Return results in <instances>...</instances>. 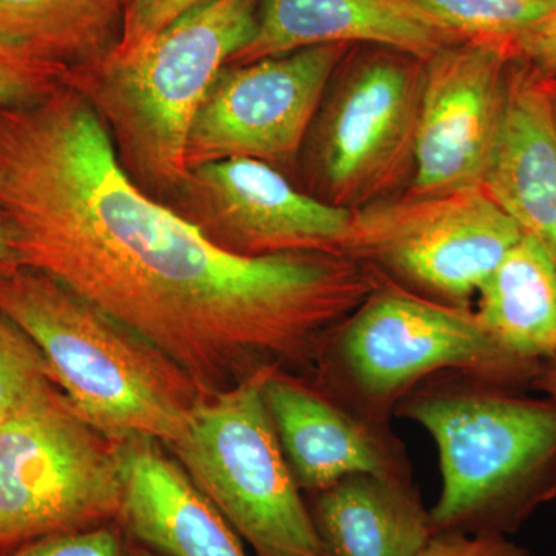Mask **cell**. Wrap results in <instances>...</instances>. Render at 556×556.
Here are the masks:
<instances>
[{
    "instance_id": "obj_1",
    "label": "cell",
    "mask_w": 556,
    "mask_h": 556,
    "mask_svg": "<svg viewBox=\"0 0 556 556\" xmlns=\"http://www.w3.org/2000/svg\"><path fill=\"white\" fill-rule=\"evenodd\" d=\"M0 217L17 265L115 318L212 397L263 369L313 376L380 287L342 254L247 257L153 200L78 90L0 105Z\"/></svg>"
},
{
    "instance_id": "obj_2",
    "label": "cell",
    "mask_w": 556,
    "mask_h": 556,
    "mask_svg": "<svg viewBox=\"0 0 556 556\" xmlns=\"http://www.w3.org/2000/svg\"><path fill=\"white\" fill-rule=\"evenodd\" d=\"M526 393L444 371L399 402L394 417L422 427L438 447L433 533L510 538L556 500V397Z\"/></svg>"
},
{
    "instance_id": "obj_3",
    "label": "cell",
    "mask_w": 556,
    "mask_h": 556,
    "mask_svg": "<svg viewBox=\"0 0 556 556\" xmlns=\"http://www.w3.org/2000/svg\"><path fill=\"white\" fill-rule=\"evenodd\" d=\"M262 0H206L127 53L70 70L65 84L100 115L139 188L175 193L190 127L219 73L249 46Z\"/></svg>"
},
{
    "instance_id": "obj_4",
    "label": "cell",
    "mask_w": 556,
    "mask_h": 556,
    "mask_svg": "<svg viewBox=\"0 0 556 556\" xmlns=\"http://www.w3.org/2000/svg\"><path fill=\"white\" fill-rule=\"evenodd\" d=\"M0 311L36 343L73 407L115 441L170 447L204 399L159 350L38 269L0 270Z\"/></svg>"
},
{
    "instance_id": "obj_5",
    "label": "cell",
    "mask_w": 556,
    "mask_h": 556,
    "mask_svg": "<svg viewBox=\"0 0 556 556\" xmlns=\"http://www.w3.org/2000/svg\"><path fill=\"white\" fill-rule=\"evenodd\" d=\"M543 364L500 345L470 308L380 285L331 329L311 379L348 407L391 422L399 402L439 372L532 391Z\"/></svg>"
},
{
    "instance_id": "obj_6",
    "label": "cell",
    "mask_w": 556,
    "mask_h": 556,
    "mask_svg": "<svg viewBox=\"0 0 556 556\" xmlns=\"http://www.w3.org/2000/svg\"><path fill=\"white\" fill-rule=\"evenodd\" d=\"M119 442L56 386L0 420V554L40 538L118 521Z\"/></svg>"
},
{
    "instance_id": "obj_7",
    "label": "cell",
    "mask_w": 556,
    "mask_h": 556,
    "mask_svg": "<svg viewBox=\"0 0 556 556\" xmlns=\"http://www.w3.org/2000/svg\"><path fill=\"white\" fill-rule=\"evenodd\" d=\"M270 371L204 397L170 448L255 556H324L263 399Z\"/></svg>"
},
{
    "instance_id": "obj_8",
    "label": "cell",
    "mask_w": 556,
    "mask_h": 556,
    "mask_svg": "<svg viewBox=\"0 0 556 556\" xmlns=\"http://www.w3.org/2000/svg\"><path fill=\"white\" fill-rule=\"evenodd\" d=\"M522 236L485 189L475 188L354 211L343 255L364 263L382 285L470 308Z\"/></svg>"
},
{
    "instance_id": "obj_9",
    "label": "cell",
    "mask_w": 556,
    "mask_h": 556,
    "mask_svg": "<svg viewBox=\"0 0 556 556\" xmlns=\"http://www.w3.org/2000/svg\"><path fill=\"white\" fill-rule=\"evenodd\" d=\"M345 54V43H329L223 68L190 127L188 169L292 159Z\"/></svg>"
},
{
    "instance_id": "obj_10",
    "label": "cell",
    "mask_w": 556,
    "mask_h": 556,
    "mask_svg": "<svg viewBox=\"0 0 556 556\" xmlns=\"http://www.w3.org/2000/svg\"><path fill=\"white\" fill-rule=\"evenodd\" d=\"M426 62L375 58L351 70L324 116L318 163L329 203L364 206L415 169Z\"/></svg>"
},
{
    "instance_id": "obj_11",
    "label": "cell",
    "mask_w": 556,
    "mask_h": 556,
    "mask_svg": "<svg viewBox=\"0 0 556 556\" xmlns=\"http://www.w3.org/2000/svg\"><path fill=\"white\" fill-rule=\"evenodd\" d=\"M215 244L247 255L342 254L354 211L313 199L263 161L228 159L190 167L175 193Z\"/></svg>"
},
{
    "instance_id": "obj_12",
    "label": "cell",
    "mask_w": 556,
    "mask_h": 556,
    "mask_svg": "<svg viewBox=\"0 0 556 556\" xmlns=\"http://www.w3.org/2000/svg\"><path fill=\"white\" fill-rule=\"evenodd\" d=\"M510 40L453 43L426 61L413 197L482 188L506 115Z\"/></svg>"
},
{
    "instance_id": "obj_13",
    "label": "cell",
    "mask_w": 556,
    "mask_h": 556,
    "mask_svg": "<svg viewBox=\"0 0 556 556\" xmlns=\"http://www.w3.org/2000/svg\"><path fill=\"white\" fill-rule=\"evenodd\" d=\"M263 399L303 493L320 492L353 475L413 481L408 450L391 422L348 407L308 376L273 369Z\"/></svg>"
},
{
    "instance_id": "obj_14",
    "label": "cell",
    "mask_w": 556,
    "mask_h": 556,
    "mask_svg": "<svg viewBox=\"0 0 556 556\" xmlns=\"http://www.w3.org/2000/svg\"><path fill=\"white\" fill-rule=\"evenodd\" d=\"M457 39L413 0H262L254 38L229 65L350 42L378 43L426 62Z\"/></svg>"
},
{
    "instance_id": "obj_15",
    "label": "cell",
    "mask_w": 556,
    "mask_h": 556,
    "mask_svg": "<svg viewBox=\"0 0 556 556\" xmlns=\"http://www.w3.org/2000/svg\"><path fill=\"white\" fill-rule=\"evenodd\" d=\"M123 501L118 522L159 556H248L222 511L159 441L119 442Z\"/></svg>"
},
{
    "instance_id": "obj_16",
    "label": "cell",
    "mask_w": 556,
    "mask_h": 556,
    "mask_svg": "<svg viewBox=\"0 0 556 556\" xmlns=\"http://www.w3.org/2000/svg\"><path fill=\"white\" fill-rule=\"evenodd\" d=\"M482 188L556 268V123L546 80L532 70L510 75L503 129Z\"/></svg>"
},
{
    "instance_id": "obj_17",
    "label": "cell",
    "mask_w": 556,
    "mask_h": 556,
    "mask_svg": "<svg viewBox=\"0 0 556 556\" xmlns=\"http://www.w3.org/2000/svg\"><path fill=\"white\" fill-rule=\"evenodd\" d=\"M309 495L324 556H417L433 535L415 481L353 475Z\"/></svg>"
},
{
    "instance_id": "obj_18",
    "label": "cell",
    "mask_w": 556,
    "mask_h": 556,
    "mask_svg": "<svg viewBox=\"0 0 556 556\" xmlns=\"http://www.w3.org/2000/svg\"><path fill=\"white\" fill-rule=\"evenodd\" d=\"M482 327L515 356L556 358V268L544 249L522 236L478 292Z\"/></svg>"
},
{
    "instance_id": "obj_19",
    "label": "cell",
    "mask_w": 556,
    "mask_h": 556,
    "mask_svg": "<svg viewBox=\"0 0 556 556\" xmlns=\"http://www.w3.org/2000/svg\"><path fill=\"white\" fill-rule=\"evenodd\" d=\"M123 0H0V42L68 70L115 49Z\"/></svg>"
},
{
    "instance_id": "obj_20",
    "label": "cell",
    "mask_w": 556,
    "mask_h": 556,
    "mask_svg": "<svg viewBox=\"0 0 556 556\" xmlns=\"http://www.w3.org/2000/svg\"><path fill=\"white\" fill-rule=\"evenodd\" d=\"M468 40H511L554 9L548 0H413Z\"/></svg>"
},
{
    "instance_id": "obj_21",
    "label": "cell",
    "mask_w": 556,
    "mask_h": 556,
    "mask_svg": "<svg viewBox=\"0 0 556 556\" xmlns=\"http://www.w3.org/2000/svg\"><path fill=\"white\" fill-rule=\"evenodd\" d=\"M54 386L49 364L27 332L0 311V420Z\"/></svg>"
},
{
    "instance_id": "obj_22",
    "label": "cell",
    "mask_w": 556,
    "mask_h": 556,
    "mask_svg": "<svg viewBox=\"0 0 556 556\" xmlns=\"http://www.w3.org/2000/svg\"><path fill=\"white\" fill-rule=\"evenodd\" d=\"M70 70L0 42V105L25 104L65 84Z\"/></svg>"
},
{
    "instance_id": "obj_23",
    "label": "cell",
    "mask_w": 556,
    "mask_h": 556,
    "mask_svg": "<svg viewBox=\"0 0 556 556\" xmlns=\"http://www.w3.org/2000/svg\"><path fill=\"white\" fill-rule=\"evenodd\" d=\"M9 556H135L118 521L40 538Z\"/></svg>"
},
{
    "instance_id": "obj_24",
    "label": "cell",
    "mask_w": 556,
    "mask_h": 556,
    "mask_svg": "<svg viewBox=\"0 0 556 556\" xmlns=\"http://www.w3.org/2000/svg\"><path fill=\"white\" fill-rule=\"evenodd\" d=\"M206 0H123V24L115 53H127L159 35Z\"/></svg>"
},
{
    "instance_id": "obj_25",
    "label": "cell",
    "mask_w": 556,
    "mask_h": 556,
    "mask_svg": "<svg viewBox=\"0 0 556 556\" xmlns=\"http://www.w3.org/2000/svg\"><path fill=\"white\" fill-rule=\"evenodd\" d=\"M417 556H532L527 548L503 535H468L437 532Z\"/></svg>"
},
{
    "instance_id": "obj_26",
    "label": "cell",
    "mask_w": 556,
    "mask_h": 556,
    "mask_svg": "<svg viewBox=\"0 0 556 556\" xmlns=\"http://www.w3.org/2000/svg\"><path fill=\"white\" fill-rule=\"evenodd\" d=\"M515 60H525L541 78H556V7L510 40Z\"/></svg>"
},
{
    "instance_id": "obj_27",
    "label": "cell",
    "mask_w": 556,
    "mask_h": 556,
    "mask_svg": "<svg viewBox=\"0 0 556 556\" xmlns=\"http://www.w3.org/2000/svg\"><path fill=\"white\" fill-rule=\"evenodd\" d=\"M533 390L556 397V358L546 361L533 383Z\"/></svg>"
},
{
    "instance_id": "obj_28",
    "label": "cell",
    "mask_w": 556,
    "mask_h": 556,
    "mask_svg": "<svg viewBox=\"0 0 556 556\" xmlns=\"http://www.w3.org/2000/svg\"><path fill=\"white\" fill-rule=\"evenodd\" d=\"M14 265H17V262L13 248H11L9 229H7L3 218L0 217V270L9 269Z\"/></svg>"
},
{
    "instance_id": "obj_29",
    "label": "cell",
    "mask_w": 556,
    "mask_h": 556,
    "mask_svg": "<svg viewBox=\"0 0 556 556\" xmlns=\"http://www.w3.org/2000/svg\"><path fill=\"white\" fill-rule=\"evenodd\" d=\"M548 94H551L552 108H554L555 123H556V78H544Z\"/></svg>"
},
{
    "instance_id": "obj_30",
    "label": "cell",
    "mask_w": 556,
    "mask_h": 556,
    "mask_svg": "<svg viewBox=\"0 0 556 556\" xmlns=\"http://www.w3.org/2000/svg\"><path fill=\"white\" fill-rule=\"evenodd\" d=\"M135 556H159L155 554H152V552L146 551V548H138L137 552H134Z\"/></svg>"
},
{
    "instance_id": "obj_31",
    "label": "cell",
    "mask_w": 556,
    "mask_h": 556,
    "mask_svg": "<svg viewBox=\"0 0 556 556\" xmlns=\"http://www.w3.org/2000/svg\"><path fill=\"white\" fill-rule=\"evenodd\" d=\"M548 2L555 3L556 5V0H548Z\"/></svg>"
}]
</instances>
